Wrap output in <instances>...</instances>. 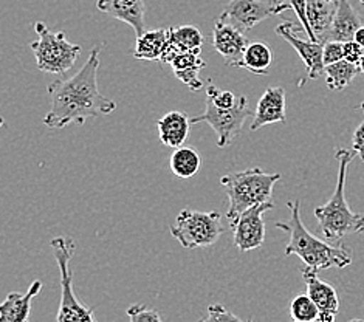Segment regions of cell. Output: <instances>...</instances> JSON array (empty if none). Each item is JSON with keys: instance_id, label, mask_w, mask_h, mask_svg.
<instances>
[{"instance_id": "obj_27", "label": "cell", "mask_w": 364, "mask_h": 322, "mask_svg": "<svg viewBox=\"0 0 364 322\" xmlns=\"http://www.w3.org/2000/svg\"><path fill=\"white\" fill-rule=\"evenodd\" d=\"M197 322H253V319L242 321L236 315H232L230 310L225 308L222 304H214V306L208 307V315Z\"/></svg>"}, {"instance_id": "obj_32", "label": "cell", "mask_w": 364, "mask_h": 322, "mask_svg": "<svg viewBox=\"0 0 364 322\" xmlns=\"http://www.w3.org/2000/svg\"><path fill=\"white\" fill-rule=\"evenodd\" d=\"M352 151L357 154L361 159V161L364 163V119H363V123L357 129H355V132H353Z\"/></svg>"}, {"instance_id": "obj_31", "label": "cell", "mask_w": 364, "mask_h": 322, "mask_svg": "<svg viewBox=\"0 0 364 322\" xmlns=\"http://www.w3.org/2000/svg\"><path fill=\"white\" fill-rule=\"evenodd\" d=\"M364 56V47H361L358 42L349 41L344 42V59L352 64H360V60Z\"/></svg>"}, {"instance_id": "obj_14", "label": "cell", "mask_w": 364, "mask_h": 322, "mask_svg": "<svg viewBox=\"0 0 364 322\" xmlns=\"http://www.w3.org/2000/svg\"><path fill=\"white\" fill-rule=\"evenodd\" d=\"M97 8L121 22L131 25L136 38L146 33L144 0H98Z\"/></svg>"}, {"instance_id": "obj_3", "label": "cell", "mask_w": 364, "mask_h": 322, "mask_svg": "<svg viewBox=\"0 0 364 322\" xmlns=\"http://www.w3.org/2000/svg\"><path fill=\"white\" fill-rule=\"evenodd\" d=\"M357 155L353 151L336 149L335 159L338 160V181L335 193L331 200L315 210V217L319 223V230L324 237L331 242H338L350 234H364V214L353 213L346 202V178H348L349 164Z\"/></svg>"}, {"instance_id": "obj_37", "label": "cell", "mask_w": 364, "mask_h": 322, "mask_svg": "<svg viewBox=\"0 0 364 322\" xmlns=\"http://www.w3.org/2000/svg\"><path fill=\"white\" fill-rule=\"evenodd\" d=\"M360 109H361V110H364V102H361V106H360Z\"/></svg>"}, {"instance_id": "obj_13", "label": "cell", "mask_w": 364, "mask_h": 322, "mask_svg": "<svg viewBox=\"0 0 364 322\" xmlns=\"http://www.w3.org/2000/svg\"><path fill=\"white\" fill-rule=\"evenodd\" d=\"M285 121H287V115H285V90L282 87H268L261 100L257 101L251 130H257L268 124L285 123Z\"/></svg>"}, {"instance_id": "obj_9", "label": "cell", "mask_w": 364, "mask_h": 322, "mask_svg": "<svg viewBox=\"0 0 364 322\" xmlns=\"http://www.w3.org/2000/svg\"><path fill=\"white\" fill-rule=\"evenodd\" d=\"M287 10L290 5L285 0H230L219 19L248 31L268 17L279 16Z\"/></svg>"}, {"instance_id": "obj_11", "label": "cell", "mask_w": 364, "mask_h": 322, "mask_svg": "<svg viewBox=\"0 0 364 322\" xmlns=\"http://www.w3.org/2000/svg\"><path fill=\"white\" fill-rule=\"evenodd\" d=\"M276 33L281 38L287 41L290 45L296 50V53L301 56L302 63L306 65V80L301 81L299 85L304 84L307 80H318V77L324 73L326 65L323 60V51H324V42H315V41H302L294 33L293 22H282L276 27Z\"/></svg>"}, {"instance_id": "obj_6", "label": "cell", "mask_w": 364, "mask_h": 322, "mask_svg": "<svg viewBox=\"0 0 364 322\" xmlns=\"http://www.w3.org/2000/svg\"><path fill=\"white\" fill-rule=\"evenodd\" d=\"M60 273V306L58 311V322H97L95 310L85 307L77 301L73 290L72 259L75 254V242L70 237H55L50 242Z\"/></svg>"}, {"instance_id": "obj_30", "label": "cell", "mask_w": 364, "mask_h": 322, "mask_svg": "<svg viewBox=\"0 0 364 322\" xmlns=\"http://www.w3.org/2000/svg\"><path fill=\"white\" fill-rule=\"evenodd\" d=\"M343 59H344V42H338V41L324 42V51H323L324 65L340 63Z\"/></svg>"}, {"instance_id": "obj_35", "label": "cell", "mask_w": 364, "mask_h": 322, "mask_svg": "<svg viewBox=\"0 0 364 322\" xmlns=\"http://www.w3.org/2000/svg\"><path fill=\"white\" fill-rule=\"evenodd\" d=\"M358 65H360V68H361V73L364 75V56H363V59L360 60V64H358Z\"/></svg>"}, {"instance_id": "obj_24", "label": "cell", "mask_w": 364, "mask_h": 322, "mask_svg": "<svg viewBox=\"0 0 364 322\" xmlns=\"http://www.w3.org/2000/svg\"><path fill=\"white\" fill-rule=\"evenodd\" d=\"M361 73V68L358 64L348 63L343 59L340 63H335L331 65H326V82L331 90H344L346 87L350 85V82Z\"/></svg>"}, {"instance_id": "obj_5", "label": "cell", "mask_w": 364, "mask_h": 322, "mask_svg": "<svg viewBox=\"0 0 364 322\" xmlns=\"http://www.w3.org/2000/svg\"><path fill=\"white\" fill-rule=\"evenodd\" d=\"M38 39L31 43V50L41 72L51 75H65L81 55V47L70 43L64 31H51L44 22L34 23Z\"/></svg>"}, {"instance_id": "obj_12", "label": "cell", "mask_w": 364, "mask_h": 322, "mask_svg": "<svg viewBox=\"0 0 364 322\" xmlns=\"http://www.w3.org/2000/svg\"><path fill=\"white\" fill-rule=\"evenodd\" d=\"M213 45L225 59V64L230 67H239L248 47V41L245 38V31L234 27L230 22L218 19L213 30Z\"/></svg>"}, {"instance_id": "obj_10", "label": "cell", "mask_w": 364, "mask_h": 322, "mask_svg": "<svg viewBox=\"0 0 364 322\" xmlns=\"http://www.w3.org/2000/svg\"><path fill=\"white\" fill-rule=\"evenodd\" d=\"M274 203L267 202L256 205L242 213L236 220L231 222L234 231V245L242 252L261 248L265 240L264 214L273 210Z\"/></svg>"}, {"instance_id": "obj_16", "label": "cell", "mask_w": 364, "mask_h": 322, "mask_svg": "<svg viewBox=\"0 0 364 322\" xmlns=\"http://www.w3.org/2000/svg\"><path fill=\"white\" fill-rule=\"evenodd\" d=\"M302 279L306 282L307 294L316 304L318 308L324 313L338 315V311H340V299H338V293L333 286L321 281L316 269L310 267L302 268Z\"/></svg>"}, {"instance_id": "obj_18", "label": "cell", "mask_w": 364, "mask_h": 322, "mask_svg": "<svg viewBox=\"0 0 364 322\" xmlns=\"http://www.w3.org/2000/svg\"><path fill=\"white\" fill-rule=\"evenodd\" d=\"M42 289L41 281H34L28 291L10 293L0 306V322H27L31 310V301L36 298Z\"/></svg>"}, {"instance_id": "obj_33", "label": "cell", "mask_w": 364, "mask_h": 322, "mask_svg": "<svg viewBox=\"0 0 364 322\" xmlns=\"http://www.w3.org/2000/svg\"><path fill=\"white\" fill-rule=\"evenodd\" d=\"M335 316L333 313H324L321 311V315L318 316V319L315 321H307V322H335ZM294 322H301V321H294Z\"/></svg>"}, {"instance_id": "obj_25", "label": "cell", "mask_w": 364, "mask_h": 322, "mask_svg": "<svg viewBox=\"0 0 364 322\" xmlns=\"http://www.w3.org/2000/svg\"><path fill=\"white\" fill-rule=\"evenodd\" d=\"M169 38L181 51L200 53L203 45V34L194 25H180L169 28Z\"/></svg>"}, {"instance_id": "obj_4", "label": "cell", "mask_w": 364, "mask_h": 322, "mask_svg": "<svg viewBox=\"0 0 364 322\" xmlns=\"http://www.w3.org/2000/svg\"><path fill=\"white\" fill-rule=\"evenodd\" d=\"M279 180L281 173H268L261 168H250L223 176L220 185L230 200L228 220L234 222L250 208L272 202L273 188Z\"/></svg>"}, {"instance_id": "obj_19", "label": "cell", "mask_w": 364, "mask_h": 322, "mask_svg": "<svg viewBox=\"0 0 364 322\" xmlns=\"http://www.w3.org/2000/svg\"><path fill=\"white\" fill-rule=\"evenodd\" d=\"M336 6V0H307V17L318 42H327Z\"/></svg>"}, {"instance_id": "obj_34", "label": "cell", "mask_w": 364, "mask_h": 322, "mask_svg": "<svg viewBox=\"0 0 364 322\" xmlns=\"http://www.w3.org/2000/svg\"><path fill=\"white\" fill-rule=\"evenodd\" d=\"M353 41H355V42H358L361 47H364V25H363V27H361L357 33H355V38H353Z\"/></svg>"}, {"instance_id": "obj_39", "label": "cell", "mask_w": 364, "mask_h": 322, "mask_svg": "<svg viewBox=\"0 0 364 322\" xmlns=\"http://www.w3.org/2000/svg\"><path fill=\"white\" fill-rule=\"evenodd\" d=\"M27 322H28V321H27Z\"/></svg>"}, {"instance_id": "obj_8", "label": "cell", "mask_w": 364, "mask_h": 322, "mask_svg": "<svg viewBox=\"0 0 364 322\" xmlns=\"http://www.w3.org/2000/svg\"><path fill=\"white\" fill-rule=\"evenodd\" d=\"M255 115L250 110V101L247 97H239V101L232 109H220L206 98L205 112L202 115L194 117L191 123H206L218 134V146L227 147L240 135L242 127L248 117Z\"/></svg>"}, {"instance_id": "obj_20", "label": "cell", "mask_w": 364, "mask_h": 322, "mask_svg": "<svg viewBox=\"0 0 364 322\" xmlns=\"http://www.w3.org/2000/svg\"><path fill=\"white\" fill-rule=\"evenodd\" d=\"M171 67L176 77L189 87V90L197 92L203 87L200 77H198V73L205 68V60L200 58V53H191V51L180 53L172 59Z\"/></svg>"}, {"instance_id": "obj_21", "label": "cell", "mask_w": 364, "mask_h": 322, "mask_svg": "<svg viewBox=\"0 0 364 322\" xmlns=\"http://www.w3.org/2000/svg\"><path fill=\"white\" fill-rule=\"evenodd\" d=\"M168 39H169V28L146 31L140 38H136L134 58L141 59V60H160L164 48H166Z\"/></svg>"}, {"instance_id": "obj_38", "label": "cell", "mask_w": 364, "mask_h": 322, "mask_svg": "<svg viewBox=\"0 0 364 322\" xmlns=\"http://www.w3.org/2000/svg\"><path fill=\"white\" fill-rule=\"evenodd\" d=\"M360 2H361V4H363V5H364V0H360Z\"/></svg>"}, {"instance_id": "obj_36", "label": "cell", "mask_w": 364, "mask_h": 322, "mask_svg": "<svg viewBox=\"0 0 364 322\" xmlns=\"http://www.w3.org/2000/svg\"><path fill=\"white\" fill-rule=\"evenodd\" d=\"M350 322H364V319H352Z\"/></svg>"}, {"instance_id": "obj_2", "label": "cell", "mask_w": 364, "mask_h": 322, "mask_svg": "<svg viewBox=\"0 0 364 322\" xmlns=\"http://www.w3.org/2000/svg\"><path fill=\"white\" fill-rule=\"evenodd\" d=\"M290 219L287 222H277L276 228L289 232L290 240L285 245V256H298L306 267L319 272L327 268H346L352 264V251L343 245H332L311 234L301 219V202L287 203Z\"/></svg>"}, {"instance_id": "obj_7", "label": "cell", "mask_w": 364, "mask_h": 322, "mask_svg": "<svg viewBox=\"0 0 364 322\" xmlns=\"http://www.w3.org/2000/svg\"><path fill=\"white\" fill-rule=\"evenodd\" d=\"M171 234L188 249L211 247L223 234L222 215L218 211L183 210L177 215L176 225L171 226Z\"/></svg>"}, {"instance_id": "obj_26", "label": "cell", "mask_w": 364, "mask_h": 322, "mask_svg": "<svg viewBox=\"0 0 364 322\" xmlns=\"http://www.w3.org/2000/svg\"><path fill=\"white\" fill-rule=\"evenodd\" d=\"M290 315L293 321H315L321 315V310L318 308L316 304L311 301L309 294H299L291 301L290 306Z\"/></svg>"}, {"instance_id": "obj_22", "label": "cell", "mask_w": 364, "mask_h": 322, "mask_svg": "<svg viewBox=\"0 0 364 322\" xmlns=\"http://www.w3.org/2000/svg\"><path fill=\"white\" fill-rule=\"evenodd\" d=\"M172 173L178 178H191L202 168V156L193 146H181L174 149L169 159Z\"/></svg>"}, {"instance_id": "obj_29", "label": "cell", "mask_w": 364, "mask_h": 322, "mask_svg": "<svg viewBox=\"0 0 364 322\" xmlns=\"http://www.w3.org/2000/svg\"><path fill=\"white\" fill-rule=\"evenodd\" d=\"M285 2L290 5V10H293L294 14L298 16V19L302 25V28H304V31L307 33L309 39L318 42L314 30H311V27H310V22L307 17V0H285Z\"/></svg>"}, {"instance_id": "obj_15", "label": "cell", "mask_w": 364, "mask_h": 322, "mask_svg": "<svg viewBox=\"0 0 364 322\" xmlns=\"http://www.w3.org/2000/svg\"><path fill=\"white\" fill-rule=\"evenodd\" d=\"M336 14L332 23L331 33H328L327 41H338V42H349L353 41L355 33H357L363 25V16L355 10V6L350 4V0H336Z\"/></svg>"}, {"instance_id": "obj_1", "label": "cell", "mask_w": 364, "mask_h": 322, "mask_svg": "<svg viewBox=\"0 0 364 322\" xmlns=\"http://www.w3.org/2000/svg\"><path fill=\"white\" fill-rule=\"evenodd\" d=\"M100 48L90 51L87 63L72 77H60L48 85L51 100L44 124L50 129H64L70 124L82 126L89 118L110 115L117 102L101 95L98 87Z\"/></svg>"}, {"instance_id": "obj_28", "label": "cell", "mask_w": 364, "mask_h": 322, "mask_svg": "<svg viewBox=\"0 0 364 322\" xmlns=\"http://www.w3.org/2000/svg\"><path fill=\"white\" fill-rule=\"evenodd\" d=\"M127 316L131 322H163L159 311L147 308L143 304H135L127 308Z\"/></svg>"}, {"instance_id": "obj_23", "label": "cell", "mask_w": 364, "mask_h": 322, "mask_svg": "<svg viewBox=\"0 0 364 322\" xmlns=\"http://www.w3.org/2000/svg\"><path fill=\"white\" fill-rule=\"evenodd\" d=\"M273 63V51L264 42H251L239 67L255 75H268Z\"/></svg>"}, {"instance_id": "obj_17", "label": "cell", "mask_w": 364, "mask_h": 322, "mask_svg": "<svg viewBox=\"0 0 364 322\" xmlns=\"http://www.w3.org/2000/svg\"><path fill=\"white\" fill-rule=\"evenodd\" d=\"M191 124L193 123H191V119L183 112H168L157 123L160 141L164 146L172 147V149H178V147L185 146V141L189 136Z\"/></svg>"}]
</instances>
